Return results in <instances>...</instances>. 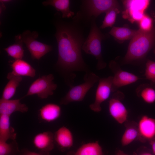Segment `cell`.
Instances as JSON below:
<instances>
[{
    "mask_svg": "<svg viewBox=\"0 0 155 155\" xmlns=\"http://www.w3.org/2000/svg\"><path fill=\"white\" fill-rule=\"evenodd\" d=\"M53 22L58 48V59L55 66L65 77L66 82L67 79L69 82L70 79L72 82L75 77L73 73L74 71L90 72L83 58L81 51L86 39L85 28L73 20H63L58 13L55 14Z\"/></svg>",
    "mask_w": 155,
    "mask_h": 155,
    "instance_id": "cell-1",
    "label": "cell"
},
{
    "mask_svg": "<svg viewBox=\"0 0 155 155\" xmlns=\"http://www.w3.org/2000/svg\"><path fill=\"white\" fill-rule=\"evenodd\" d=\"M79 10L72 20L84 28L90 26L92 19L113 7H119L118 1L115 0H82Z\"/></svg>",
    "mask_w": 155,
    "mask_h": 155,
    "instance_id": "cell-2",
    "label": "cell"
},
{
    "mask_svg": "<svg viewBox=\"0 0 155 155\" xmlns=\"http://www.w3.org/2000/svg\"><path fill=\"white\" fill-rule=\"evenodd\" d=\"M155 42V30L145 31L139 29L131 39L127 53L124 58L125 63L143 59Z\"/></svg>",
    "mask_w": 155,
    "mask_h": 155,
    "instance_id": "cell-3",
    "label": "cell"
},
{
    "mask_svg": "<svg viewBox=\"0 0 155 155\" xmlns=\"http://www.w3.org/2000/svg\"><path fill=\"white\" fill-rule=\"evenodd\" d=\"M96 19H93L90 26L89 34L82 47V50L86 54L94 56L97 60L96 68L100 70L105 68L106 63L102 56V41L108 37V35L104 34L97 26Z\"/></svg>",
    "mask_w": 155,
    "mask_h": 155,
    "instance_id": "cell-4",
    "label": "cell"
},
{
    "mask_svg": "<svg viewBox=\"0 0 155 155\" xmlns=\"http://www.w3.org/2000/svg\"><path fill=\"white\" fill-rule=\"evenodd\" d=\"M100 78L94 73L90 71L86 73L84 77V82L71 87L65 95L61 99L60 104L67 105L72 102L82 101L87 92Z\"/></svg>",
    "mask_w": 155,
    "mask_h": 155,
    "instance_id": "cell-5",
    "label": "cell"
},
{
    "mask_svg": "<svg viewBox=\"0 0 155 155\" xmlns=\"http://www.w3.org/2000/svg\"><path fill=\"white\" fill-rule=\"evenodd\" d=\"M53 74H49L40 77L34 81L30 86L28 92L22 98L36 94L40 99L47 98L54 94L57 84L53 81Z\"/></svg>",
    "mask_w": 155,
    "mask_h": 155,
    "instance_id": "cell-6",
    "label": "cell"
},
{
    "mask_svg": "<svg viewBox=\"0 0 155 155\" xmlns=\"http://www.w3.org/2000/svg\"><path fill=\"white\" fill-rule=\"evenodd\" d=\"M22 41L26 45L33 59L39 60L42 57L52 50V46L37 41V32H31L29 30L20 34Z\"/></svg>",
    "mask_w": 155,
    "mask_h": 155,
    "instance_id": "cell-7",
    "label": "cell"
},
{
    "mask_svg": "<svg viewBox=\"0 0 155 155\" xmlns=\"http://www.w3.org/2000/svg\"><path fill=\"white\" fill-rule=\"evenodd\" d=\"M109 66L114 73L112 85V92L117 91L120 87L136 82L139 77L133 74L122 70L117 62L110 61Z\"/></svg>",
    "mask_w": 155,
    "mask_h": 155,
    "instance_id": "cell-8",
    "label": "cell"
},
{
    "mask_svg": "<svg viewBox=\"0 0 155 155\" xmlns=\"http://www.w3.org/2000/svg\"><path fill=\"white\" fill-rule=\"evenodd\" d=\"M124 96L122 92H114L108 102V111L111 117L118 123L122 124L127 121L128 112L121 102Z\"/></svg>",
    "mask_w": 155,
    "mask_h": 155,
    "instance_id": "cell-9",
    "label": "cell"
},
{
    "mask_svg": "<svg viewBox=\"0 0 155 155\" xmlns=\"http://www.w3.org/2000/svg\"><path fill=\"white\" fill-rule=\"evenodd\" d=\"M113 76L100 78L96 90L94 102L89 106L90 109L96 112L102 110L101 105L106 100L112 92Z\"/></svg>",
    "mask_w": 155,
    "mask_h": 155,
    "instance_id": "cell-10",
    "label": "cell"
},
{
    "mask_svg": "<svg viewBox=\"0 0 155 155\" xmlns=\"http://www.w3.org/2000/svg\"><path fill=\"white\" fill-rule=\"evenodd\" d=\"M138 140L142 142L155 141V119L146 115L142 116L137 123Z\"/></svg>",
    "mask_w": 155,
    "mask_h": 155,
    "instance_id": "cell-11",
    "label": "cell"
},
{
    "mask_svg": "<svg viewBox=\"0 0 155 155\" xmlns=\"http://www.w3.org/2000/svg\"><path fill=\"white\" fill-rule=\"evenodd\" d=\"M54 135L51 132L46 131L38 133L34 137L33 144L42 155H49L50 152L54 148Z\"/></svg>",
    "mask_w": 155,
    "mask_h": 155,
    "instance_id": "cell-12",
    "label": "cell"
},
{
    "mask_svg": "<svg viewBox=\"0 0 155 155\" xmlns=\"http://www.w3.org/2000/svg\"><path fill=\"white\" fill-rule=\"evenodd\" d=\"M9 65L12 69L7 77L12 76H26L34 78L36 75V70L27 61L22 59H14L9 61Z\"/></svg>",
    "mask_w": 155,
    "mask_h": 155,
    "instance_id": "cell-13",
    "label": "cell"
},
{
    "mask_svg": "<svg viewBox=\"0 0 155 155\" xmlns=\"http://www.w3.org/2000/svg\"><path fill=\"white\" fill-rule=\"evenodd\" d=\"M54 135L55 144L60 150H65L73 146V135L71 131L66 127L63 126L60 127Z\"/></svg>",
    "mask_w": 155,
    "mask_h": 155,
    "instance_id": "cell-14",
    "label": "cell"
},
{
    "mask_svg": "<svg viewBox=\"0 0 155 155\" xmlns=\"http://www.w3.org/2000/svg\"><path fill=\"white\" fill-rule=\"evenodd\" d=\"M22 98L15 99H0V114L10 116L13 113L19 112L22 113L27 112L28 108L25 104L20 102Z\"/></svg>",
    "mask_w": 155,
    "mask_h": 155,
    "instance_id": "cell-15",
    "label": "cell"
},
{
    "mask_svg": "<svg viewBox=\"0 0 155 155\" xmlns=\"http://www.w3.org/2000/svg\"><path fill=\"white\" fill-rule=\"evenodd\" d=\"M61 114V108L58 104L50 103L43 106L39 109V117L45 122L50 123L58 119Z\"/></svg>",
    "mask_w": 155,
    "mask_h": 155,
    "instance_id": "cell-16",
    "label": "cell"
},
{
    "mask_svg": "<svg viewBox=\"0 0 155 155\" xmlns=\"http://www.w3.org/2000/svg\"><path fill=\"white\" fill-rule=\"evenodd\" d=\"M10 116L0 114V141L16 140L17 133L11 125Z\"/></svg>",
    "mask_w": 155,
    "mask_h": 155,
    "instance_id": "cell-17",
    "label": "cell"
},
{
    "mask_svg": "<svg viewBox=\"0 0 155 155\" xmlns=\"http://www.w3.org/2000/svg\"><path fill=\"white\" fill-rule=\"evenodd\" d=\"M70 4L69 0H48L42 2L44 6H51L57 11L61 12L62 18H69L75 16L74 12L70 8Z\"/></svg>",
    "mask_w": 155,
    "mask_h": 155,
    "instance_id": "cell-18",
    "label": "cell"
},
{
    "mask_svg": "<svg viewBox=\"0 0 155 155\" xmlns=\"http://www.w3.org/2000/svg\"><path fill=\"white\" fill-rule=\"evenodd\" d=\"M125 123V129L121 139V143L123 146L128 145L138 140L139 135L137 123L134 121Z\"/></svg>",
    "mask_w": 155,
    "mask_h": 155,
    "instance_id": "cell-19",
    "label": "cell"
},
{
    "mask_svg": "<svg viewBox=\"0 0 155 155\" xmlns=\"http://www.w3.org/2000/svg\"><path fill=\"white\" fill-rule=\"evenodd\" d=\"M71 155H103V152L99 142L96 141L83 144Z\"/></svg>",
    "mask_w": 155,
    "mask_h": 155,
    "instance_id": "cell-20",
    "label": "cell"
},
{
    "mask_svg": "<svg viewBox=\"0 0 155 155\" xmlns=\"http://www.w3.org/2000/svg\"><path fill=\"white\" fill-rule=\"evenodd\" d=\"M9 81L4 87L1 98L6 100L11 98L15 94L16 89L22 80L21 76L7 77Z\"/></svg>",
    "mask_w": 155,
    "mask_h": 155,
    "instance_id": "cell-21",
    "label": "cell"
},
{
    "mask_svg": "<svg viewBox=\"0 0 155 155\" xmlns=\"http://www.w3.org/2000/svg\"><path fill=\"white\" fill-rule=\"evenodd\" d=\"M137 30L126 27H113L108 32L117 40L124 41L131 39L136 34Z\"/></svg>",
    "mask_w": 155,
    "mask_h": 155,
    "instance_id": "cell-22",
    "label": "cell"
},
{
    "mask_svg": "<svg viewBox=\"0 0 155 155\" xmlns=\"http://www.w3.org/2000/svg\"><path fill=\"white\" fill-rule=\"evenodd\" d=\"M15 42L4 49L8 55L14 59H22L24 56V50L20 34L15 36Z\"/></svg>",
    "mask_w": 155,
    "mask_h": 155,
    "instance_id": "cell-23",
    "label": "cell"
},
{
    "mask_svg": "<svg viewBox=\"0 0 155 155\" xmlns=\"http://www.w3.org/2000/svg\"><path fill=\"white\" fill-rule=\"evenodd\" d=\"M137 95L146 103L151 104L155 102V89L145 84L140 85L136 90Z\"/></svg>",
    "mask_w": 155,
    "mask_h": 155,
    "instance_id": "cell-24",
    "label": "cell"
},
{
    "mask_svg": "<svg viewBox=\"0 0 155 155\" xmlns=\"http://www.w3.org/2000/svg\"><path fill=\"white\" fill-rule=\"evenodd\" d=\"M149 0H127L123 1V4L126 8V15L137 11L144 12L149 6Z\"/></svg>",
    "mask_w": 155,
    "mask_h": 155,
    "instance_id": "cell-25",
    "label": "cell"
},
{
    "mask_svg": "<svg viewBox=\"0 0 155 155\" xmlns=\"http://www.w3.org/2000/svg\"><path fill=\"white\" fill-rule=\"evenodd\" d=\"M20 152L16 140L9 143L0 141V155H20Z\"/></svg>",
    "mask_w": 155,
    "mask_h": 155,
    "instance_id": "cell-26",
    "label": "cell"
},
{
    "mask_svg": "<svg viewBox=\"0 0 155 155\" xmlns=\"http://www.w3.org/2000/svg\"><path fill=\"white\" fill-rule=\"evenodd\" d=\"M120 12L119 7H113L107 11L100 28L103 29L108 27H112L115 23L117 15Z\"/></svg>",
    "mask_w": 155,
    "mask_h": 155,
    "instance_id": "cell-27",
    "label": "cell"
},
{
    "mask_svg": "<svg viewBox=\"0 0 155 155\" xmlns=\"http://www.w3.org/2000/svg\"><path fill=\"white\" fill-rule=\"evenodd\" d=\"M144 76L150 81L151 86L155 89V61L150 60L147 61Z\"/></svg>",
    "mask_w": 155,
    "mask_h": 155,
    "instance_id": "cell-28",
    "label": "cell"
},
{
    "mask_svg": "<svg viewBox=\"0 0 155 155\" xmlns=\"http://www.w3.org/2000/svg\"><path fill=\"white\" fill-rule=\"evenodd\" d=\"M140 28L145 31L151 30L153 28V20L151 17L147 14L144 15L142 18L138 22Z\"/></svg>",
    "mask_w": 155,
    "mask_h": 155,
    "instance_id": "cell-29",
    "label": "cell"
},
{
    "mask_svg": "<svg viewBox=\"0 0 155 155\" xmlns=\"http://www.w3.org/2000/svg\"><path fill=\"white\" fill-rule=\"evenodd\" d=\"M20 155H42L40 153L30 151L26 149H24L20 150Z\"/></svg>",
    "mask_w": 155,
    "mask_h": 155,
    "instance_id": "cell-30",
    "label": "cell"
},
{
    "mask_svg": "<svg viewBox=\"0 0 155 155\" xmlns=\"http://www.w3.org/2000/svg\"><path fill=\"white\" fill-rule=\"evenodd\" d=\"M150 143L151 146L152 152L154 155H155V141H151Z\"/></svg>",
    "mask_w": 155,
    "mask_h": 155,
    "instance_id": "cell-31",
    "label": "cell"
},
{
    "mask_svg": "<svg viewBox=\"0 0 155 155\" xmlns=\"http://www.w3.org/2000/svg\"><path fill=\"white\" fill-rule=\"evenodd\" d=\"M115 155H130L124 153L121 150L119 151ZM132 155H137L135 153Z\"/></svg>",
    "mask_w": 155,
    "mask_h": 155,
    "instance_id": "cell-32",
    "label": "cell"
},
{
    "mask_svg": "<svg viewBox=\"0 0 155 155\" xmlns=\"http://www.w3.org/2000/svg\"><path fill=\"white\" fill-rule=\"evenodd\" d=\"M138 155H154L153 154L148 152H144L140 153Z\"/></svg>",
    "mask_w": 155,
    "mask_h": 155,
    "instance_id": "cell-33",
    "label": "cell"
},
{
    "mask_svg": "<svg viewBox=\"0 0 155 155\" xmlns=\"http://www.w3.org/2000/svg\"><path fill=\"white\" fill-rule=\"evenodd\" d=\"M0 2L3 3H8L11 1V0H1Z\"/></svg>",
    "mask_w": 155,
    "mask_h": 155,
    "instance_id": "cell-34",
    "label": "cell"
},
{
    "mask_svg": "<svg viewBox=\"0 0 155 155\" xmlns=\"http://www.w3.org/2000/svg\"><path fill=\"white\" fill-rule=\"evenodd\" d=\"M154 53H155V50L154 51Z\"/></svg>",
    "mask_w": 155,
    "mask_h": 155,
    "instance_id": "cell-35",
    "label": "cell"
}]
</instances>
